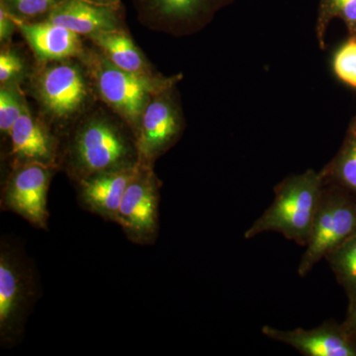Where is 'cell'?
<instances>
[{"label":"cell","instance_id":"7c38bea8","mask_svg":"<svg viewBox=\"0 0 356 356\" xmlns=\"http://www.w3.org/2000/svg\"><path fill=\"white\" fill-rule=\"evenodd\" d=\"M264 337L291 346L305 356H356V339L343 325L327 321L311 330L297 327L282 331L270 325L261 329Z\"/></svg>","mask_w":356,"mask_h":356},{"label":"cell","instance_id":"4fadbf2b","mask_svg":"<svg viewBox=\"0 0 356 356\" xmlns=\"http://www.w3.org/2000/svg\"><path fill=\"white\" fill-rule=\"evenodd\" d=\"M44 20L86 38L98 33L126 29L123 4L106 6L88 0H65Z\"/></svg>","mask_w":356,"mask_h":356},{"label":"cell","instance_id":"ac0fdd59","mask_svg":"<svg viewBox=\"0 0 356 356\" xmlns=\"http://www.w3.org/2000/svg\"><path fill=\"white\" fill-rule=\"evenodd\" d=\"M337 282L348 299V309L356 302V234L325 257Z\"/></svg>","mask_w":356,"mask_h":356},{"label":"cell","instance_id":"9c48e42d","mask_svg":"<svg viewBox=\"0 0 356 356\" xmlns=\"http://www.w3.org/2000/svg\"><path fill=\"white\" fill-rule=\"evenodd\" d=\"M177 86L154 95L142 115L137 135L140 163L154 165L182 137L186 124Z\"/></svg>","mask_w":356,"mask_h":356},{"label":"cell","instance_id":"6da1fadb","mask_svg":"<svg viewBox=\"0 0 356 356\" xmlns=\"http://www.w3.org/2000/svg\"><path fill=\"white\" fill-rule=\"evenodd\" d=\"M139 163L137 139L117 115H83L60 139L58 170L74 182L96 173L131 170Z\"/></svg>","mask_w":356,"mask_h":356},{"label":"cell","instance_id":"7402d4cb","mask_svg":"<svg viewBox=\"0 0 356 356\" xmlns=\"http://www.w3.org/2000/svg\"><path fill=\"white\" fill-rule=\"evenodd\" d=\"M65 0H0L14 17L26 21L44 20Z\"/></svg>","mask_w":356,"mask_h":356},{"label":"cell","instance_id":"3957f363","mask_svg":"<svg viewBox=\"0 0 356 356\" xmlns=\"http://www.w3.org/2000/svg\"><path fill=\"white\" fill-rule=\"evenodd\" d=\"M88 70L95 92L133 131L136 139L140 118L152 97L177 86L182 74L163 76L133 74L110 63L97 49L86 50L81 58Z\"/></svg>","mask_w":356,"mask_h":356},{"label":"cell","instance_id":"484cf974","mask_svg":"<svg viewBox=\"0 0 356 356\" xmlns=\"http://www.w3.org/2000/svg\"><path fill=\"white\" fill-rule=\"evenodd\" d=\"M88 1L95 2V3L106 4V6H118V4H122V0H88Z\"/></svg>","mask_w":356,"mask_h":356},{"label":"cell","instance_id":"603a6c76","mask_svg":"<svg viewBox=\"0 0 356 356\" xmlns=\"http://www.w3.org/2000/svg\"><path fill=\"white\" fill-rule=\"evenodd\" d=\"M27 74V65L17 51L8 46L2 47L0 53V83L18 84Z\"/></svg>","mask_w":356,"mask_h":356},{"label":"cell","instance_id":"ffe728a7","mask_svg":"<svg viewBox=\"0 0 356 356\" xmlns=\"http://www.w3.org/2000/svg\"><path fill=\"white\" fill-rule=\"evenodd\" d=\"M27 102L18 84H6L0 88V132L6 142L14 124L22 114Z\"/></svg>","mask_w":356,"mask_h":356},{"label":"cell","instance_id":"5bb4252c","mask_svg":"<svg viewBox=\"0 0 356 356\" xmlns=\"http://www.w3.org/2000/svg\"><path fill=\"white\" fill-rule=\"evenodd\" d=\"M15 19L18 32L29 44L35 58L42 64L57 60H81L86 49L79 35L48 20Z\"/></svg>","mask_w":356,"mask_h":356},{"label":"cell","instance_id":"cb8c5ba5","mask_svg":"<svg viewBox=\"0 0 356 356\" xmlns=\"http://www.w3.org/2000/svg\"><path fill=\"white\" fill-rule=\"evenodd\" d=\"M18 31L13 14L0 3V42L2 46H8L14 33Z\"/></svg>","mask_w":356,"mask_h":356},{"label":"cell","instance_id":"d6986e66","mask_svg":"<svg viewBox=\"0 0 356 356\" xmlns=\"http://www.w3.org/2000/svg\"><path fill=\"white\" fill-rule=\"evenodd\" d=\"M343 20L350 35L356 34V0H318L316 36L318 46L325 49V34L332 20Z\"/></svg>","mask_w":356,"mask_h":356},{"label":"cell","instance_id":"d4e9b609","mask_svg":"<svg viewBox=\"0 0 356 356\" xmlns=\"http://www.w3.org/2000/svg\"><path fill=\"white\" fill-rule=\"evenodd\" d=\"M343 329L346 332L356 339V302L355 305L348 310V316L343 323Z\"/></svg>","mask_w":356,"mask_h":356},{"label":"cell","instance_id":"7a4b0ae2","mask_svg":"<svg viewBox=\"0 0 356 356\" xmlns=\"http://www.w3.org/2000/svg\"><path fill=\"white\" fill-rule=\"evenodd\" d=\"M325 186L322 170H308L285 178L274 188L271 205L245 232V238L274 232L306 247Z\"/></svg>","mask_w":356,"mask_h":356},{"label":"cell","instance_id":"9a60e30c","mask_svg":"<svg viewBox=\"0 0 356 356\" xmlns=\"http://www.w3.org/2000/svg\"><path fill=\"white\" fill-rule=\"evenodd\" d=\"M138 165L120 172L96 173L74 182L79 206L105 221L116 222L124 193Z\"/></svg>","mask_w":356,"mask_h":356},{"label":"cell","instance_id":"2e32d148","mask_svg":"<svg viewBox=\"0 0 356 356\" xmlns=\"http://www.w3.org/2000/svg\"><path fill=\"white\" fill-rule=\"evenodd\" d=\"M96 49L119 69L133 74L154 76L153 65L130 36L127 29L98 33L88 37Z\"/></svg>","mask_w":356,"mask_h":356},{"label":"cell","instance_id":"30bf717a","mask_svg":"<svg viewBox=\"0 0 356 356\" xmlns=\"http://www.w3.org/2000/svg\"><path fill=\"white\" fill-rule=\"evenodd\" d=\"M58 168L26 163L10 168L2 184L0 206L22 217L37 229H48L49 188Z\"/></svg>","mask_w":356,"mask_h":356},{"label":"cell","instance_id":"44dd1931","mask_svg":"<svg viewBox=\"0 0 356 356\" xmlns=\"http://www.w3.org/2000/svg\"><path fill=\"white\" fill-rule=\"evenodd\" d=\"M332 70L337 81L356 89V34L350 35L332 58Z\"/></svg>","mask_w":356,"mask_h":356},{"label":"cell","instance_id":"e0dca14e","mask_svg":"<svg viewBox=\"0 0 356 356\" xmlns=\"http://www.w3.org/2000/svg\"><path fill=\"white\" fill-rule=\"evenodd\" d=\"M322 173L325 184L337 185L356 196V117L351 121L339 153Z\"/></svg>","mask_w":356,"mask_h":356},{"label":"cell","instance_id":"8fae6325","mask_svg":"<svg viewBox=\"0 0 356 356\" xmlns=\"http://www.w3.org/2000/svg\"><path fill=\"white\" fill-rule=\"evenodd\" d=\"M10 168L26 163H40L58 170L60 138L46 121L37 118L26 105L9 136Z\"/></svg>","mask_w":356,"mask_h":356},{"label":"cell","instance_id":"5b68a950","mask_svg":"<svg viewBox=\"0 0 356 356\" xmlns=\"http://www.w3.org/2000/svg\"><path fill=\"white\" fill-rule=\"evenodd\" d=\"M36 267L20 243L8 236L0 242V344L17 346L28 317L39 298Z\"/></svg>","mask_w":356,"mask_h":356},{"label":"cell","instance_id":"8992f818","mask_svg":"<svg viewBox=\"0 0 356 356\" xmlns=\"http://www.w3.org/2000/svg\"><path fill=\"white\" fill-rule=\"evenodd\" d=\"M356 234V196L341 187L325 184L310 241L298 266L305 277L318 262Z\"/></svg>","mask_w":356,"mask_h":356},{"label":"cell","instance_id":"277c9868","mask_svg":"<svg viewBox=\"0 0 356 356\" xmlns=\"http://www.w3.org/2000/svg\"><path fill=\"white\" fill-rule=\"evenodd\" d=\"M32 90L60 139L83 116L95 93L86 67L74 58L44 63L33 76Z\"/></svg>","mask_w":356,"mask_h":356},{"label":"cell","instance_id":"ba28073f","mask_svg":"<svg viewBox=\"0 0 356 356\" xmlns=\"http://www.w3.org/2000/svg\"><path fill=\"white\" fill-rule=\"evenodd\" d=\"M137 19L153 31L170 36L195 34L236 0H132Z\"/></svg>","mask_w":356,"mask_h":356},{"label":"cell","instance_id":"52a82bcc","mask_svg":"<svg viewBox=\"0 0 356 356\" xmlns=\"http://www.w3.org/2000/svg\"><path fill=\"white\" fill-rule=\"evenodd\" d=\"M161 186L163 182L154 172V165L139 163L124 193L116 219L131 243L151 245L156 242Z\"/></svg>","mask_w":356,"mask_h":356}]
</instances>
